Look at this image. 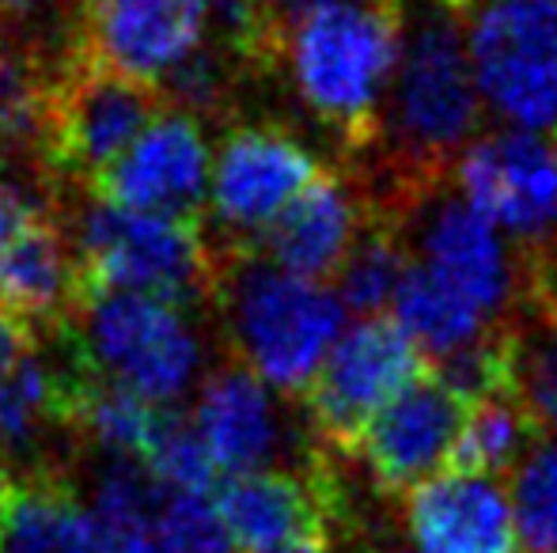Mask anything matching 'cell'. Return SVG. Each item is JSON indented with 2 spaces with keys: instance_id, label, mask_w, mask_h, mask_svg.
<instances>
[{
  "instance_id": "cb8c5ba5",
  "label": "cell",
  "mask_w": 557,
  "mask_h": 553,
  "mask_svg": "<svg viewBox=\"0 0 557 553\" xmlns=\"http://www.w3.org/2000/svg\"><path fill=\"white\" fill-rule=\"evenodd\" d=\"M512 519L528 553H557V436L539 440L512 470Z\"/></svg>"
},
{
  "instance_id": "d6986e66",
  "label": "cell",
  "mask_w": 557,
  "mask_h": 553,
  "mask_svg": "<svg viewBox=\"0 0 557 553\" xmlns=\"http://www.w3.org/2000/svg\"><path fill=\"white\" fill-rule=\"evenodd\" d=\"M0 553H103L96 516L81 504L65 466L15 474Z\"/></svg>"
},
{
  "instance_id": "d4e9b609",
  "label": "cell",
  "mask_w": 557,
  "mask_h": 553,
  "mask_svg": "<svg viewBox=\"0 0 557 553\" xmlns=\"http://www.w3.org/2000/svg\"><path fill=\"white\" fill-rule=\"evenodd\" d=\"M140 466H145L168 493H183V497H206L216 478V466H213V458H209L206 443L194 432V425H186V420L175 417L171 410H168V417H163L160 432H156L152 448H148Z\"/></svg>"
},
{
  "instance_id": "9a60e30c",
  "label": "cell",
  "mask_w": 557,
  "mask_h": 553,
  "mask_svg": "<svg viewBox=\"0 0 557 553\" xmlns=\"http://www.w3.org/2000/svg\"><path fill=\"white\" fill-rule=\"evenodd\" d=\"M410 553H520L512 501L497 478L444 470L406 493Z\"/></svg>"
},
{
  "instance_id": "f546056e",
  "label": "cell",
  "mask_w": 557,
  "mask_h": 553,
  "mask_svg": "<svg viewBox=\"0 0 557 553\" xmlns=\"http://www.w3.org/2000/svg\"><path fill=\"white\" fill-rule=\"evenodd\" d=\"M30 353H35V334H30L20 318L0 311V376H8V372L20 361H27Z\"/></svg>"
},
{
  "instance_id": "d6a6232c",
  "label": "cell",
  "mask_w": 557,
  "mask_h": 553,
  "mask_svg": "<svg viewBox=\"0 0 557 553\" xmlns=\"http://www.w3.org/2000/svg\"><path fill=\"white\" fill-rule=\"evenodd\" d=\"M262 553H331V542H293V546H277Z\"/></svg>"
},
{
  "instance_id": "d590c367",
  "label": "cell",
  "mask_w": 557,
  "mask_h": 553,
  "mask_svg": "<svg viewBox=\"0 0 557 553\" xmlns=\"http://www.w3.org/2000/svg\"><path fill=\"white\" fill-rule=\"evenodd\" d=\"M554 155H557V148H554Z\"/></svg>"
},
{
  "instance_id": "603a6c76",
  "label": "cell",
  "mask_w": 557,
  "mask_h": 553,
  "mask_svg": "<svg viewBox=\"0 0 557 553\" xmlns=\"http://www.w3.org/2000/svg\"><path fill=\"white\" fill-rule=\"evenodd\" d=\"M512 326V394L539 428L557 436V315H516Z\"/></svg>"
},
{
  "instance_id": "3957f363",
  "label": "cell",
  "mask_w": 557,
  "mask_h": 553,
  "mask_svg": "<svg viewBox=\"0 0 557 553\" xmlns=\"http://www.w3.org/2000/svg\"><path fill=\"white\" fill-rule=\"evenodd\" d=\"M73 247L84 296L140 292L178 307L213 300L221 247L194 216L133 213L91 198L73 216Z\"/></svg>"
},
{
  "instance_id": "ac0fdd59",
  "label": "cell",
  "mask_w": 557,
  "mask_h": 553,
  "mask_svg": "<svg viewBox=\"0 0 557 553\" xmlns=\"http://www.w3.org/2000/svg\"><path fill=\"white\" fill-rule=\"evenodd\" d=\"M368 224V205L357 183L323 171L270 228L262 231V254L285 274L326 280Z\"/></svg>"
},
{
  "instance_id": "8992f818",
  "label": "cell",
  "mask_w": 557,
  "mask_h": 553,
  "mask_svg": "<svg viewBox=\"0 0 557 553\" xmlns=\"http://www.w3.org/2000/svg\"><path fill=\"white\" fill-rule=\"evenodd\" d=\"M462 30L485 111L508 129H557V0H474Z\"/></svg>"
},
{
  "instance_id": "ffe728a7",
  "label": "cell",
  "mask_w": 557,
  "mask_h": 553,
  "mask_svg": "<svg viewBox=\"0 0 557 553\" xmlns=\"http://www.w3.org/2000/svg\"><path fill=\"white\" fill-rule=\"evenodd\" d=\"M391 323L421 349V356H433V361H451L467 353L500 326L485 318L470 300H462L455 288L421 269L418 262L391 300Z\"/></svg>"
},
{
  "instance_id": "7402d4cb",
  "label": "cell",
  "mask_w": 557,
  "mask_h": 553,
  "mask_svg": "<svg viewBox=\"0 0 557 553\" xmlns=\"http://www.w3.org/2000/svg\"><path fill=\"white\" fill-rule=\"evenodd\" d=\"M410 266L413 259L406 231L398 224L368 216L364 231L357 236L352 251L345 254V262L334 274V296L352 315L380 318L383 311H391V300H395L403 277L410 274Z\"/></svg>"
},
{
  "instance_id": "836d02e7",
  "label": "cell",
  "mask_w": 557,
  "mask_h": 553,
  "mask_svg": "<svg viewBox=\"0 0 557 553\" xmlns=\"http://www.w3.org/2000/svg\"><path fill=\"white\" fill-rule=\"evenodd\" d=\"M429 4H444V8H451V12H467L470 4H474V0H429Z\"/></svg>"
},
{
  "instance_id": "ba28073f",
  "label": "cell",
  "mask_w": 557,
  "mask_h": 553,
  "mask_svg": "<svg viewBox=\"0 0 557 553\" xmlns=\"http://www.w3.org/2000/svg\"><path fill=\"white\" fill-rule=\"evenodd\" d=\"M455 183L462 201L520 251L557 231V155L543 134L497 129L474 137L455 160Z\"/></svg>"
},
{
  "instance_id": "5b68a950",
  "label": "cell",
  "mask_w": 557,
  "mask_h": 553,
  "mask_svg": "<svg viewBox=\"0 0 557 553\" xmlns=\"http://www.w3.org/2000/svg\"><path fill=\"white\" fill-rule=\"evenodd\" d=\"M160 111L163 99L156 88L107 73L69 46L50 61V134L42 155L50 190H91V183L145 134Z\"/></svg>"
},
{
  "instance_id": "7c38bea8",
  "label": "cell",
  "mask_w": 557,
  "mask_h": 553,
  "mask_svg": "<svg viewBox=\"0 0 557 553\" xmlns=\"http://www.w3.org/2000/svg\"><path fill=\"white\" fill-rule=\"evenodd\" d=\"M209 171L213 155L201 122L163 103L145 134L91 183L88 193L133 213L194 216L209 193Z\"/></svg>"
},
{
  "instance_id": "1f68e13d",
  "label": "cell",
  "mask_w": 557,
  "mask_h": 553,
  "mask_svg": "<svg viewBox=\"0 0 557 553\" xmlns=\"http://www.w3.org/2000/svg\"><path fill=\"white\" fill-rule=\"evenodd\" d=\"M12 489H15V474L8 466H0V524H4L8 504H12Z\"/></svg>"
},
{
  "instance_id": "9c48e42d",
  "label": "cell",
  "mask_w": 557,
  "mask_h": 553,
  "mask_svg": "<svg viewBox=\"0 0 557 553\" xmlns=\"http://www.w3.org/2000/svg\"><path fill=\"white\" fill-rule=\"evenodd\" d=\"M319 175H323L319 155L293 129L277 122L232 126L209 171V201L216 224L232 236H258Z\"/></svg>"
},
{
  "instance_id": "30bf717a",
  "label": "cell",
  "mask_w": 557,
  "mask_h": 553,
  "mask_svg": "<svg viewBox=\"0 0 557 553\" xmlns=\"http://www.w3.org/2000/svg\"><path fill=\"white\" fill-rule=\"evenodd\" d=\"M209 0H81L73 50L107 73L156 88L201 50Z\"/></svg>"
},
{
  "instance_id": "4fadbf2b",
  "label": "cell",
  "mask_w": 557,
  "mask_h": 553,
  "mask_svg": "<svg viewBox=\"0 0 557 553\" xmlns=\"http://www.w3.org/2000/svg\"><path fill=\"white\" fill-rule=\"evenodd\" d=\"M235 550L262 553L293 542H331L334 524L342 519L337 478L326 466L293 470H250L232 474L216 493Z\"/></svg>"
},
{
  "instance_id": "5bb4252c",
  "label": "cell",
  "mask_w": 557,
  "mask_h": 553,
  "mask_svg": "<svg viewBox=\"0 0 557 553\" xmlns=\"http://www.w3.org/2000/svg\"><path fill=\"white\" fill-rule=\"evenodd\" d=\"M462 417H467V402L425 372L418 384L406 387L372 417L352 455L364 458L368 478L383 493H410L413 486L447 470Z\"/></svg>"
},
{
  "instance_id": "8fae6325",
  "label": "cell",
  "mask_w": 557,
  "mask_h": 553,
  "mask_svg": "<svg viewBox=\"0 0 557 553\" xmlns=\"http://www.w3.org/2000/svg\"><path fill=\"white\" fill-rule=\"evenodd\" d=\"M418 236V266L470 300L485 318L508 323L520 303V254L462 198L433 190L406 228Z\"/></svg>"
},
{
  "instance_id": "e575fe53",
  "label": "cell",
  "mask_w": 557,
  "mask_h": 553,
  "mask_svg": "<svg viewBox=\"0 0 557 553\" xmlns=\"http://www.w3.org/2000/svg\"><path fill=\"white\" fill-rule=\"evenodd\" d=\"M265 4H273V0H265Z\"/></svg>"
},
{
  "instance_id": "52a82bcc",
  "label": "cell",
  "mask_w": 557,
  "mask_h": 553,
  "mask_svg": "<svg viewBox=\"0 0 557 553\" xmlns=\"http://www.w3.org/2000/svg\"><path fill=\"white\" fill-rule=\"evenodd\" d=\"M421 376H425V356L391 318H357L342 330L315 384L304 394L311 428L334 451L352 455L372 417Z\"/></svg>"
},
{
  "instance_id": "83f0119b",
  "label": "cell",
  "mask_w": 557,
  "mask_h": 553,
  "mask_svg": "<svg viewBox=\"0 0 557 553\" xmlns=\"http://www.w3.org/2000/svg\"><path fill=\"white\" fill-rule=\"evenodd\" d=\"M160 535L171 553H235L232 535L209 497L168 493L160 512Z\"/></svg>"
},
{
  "instance_id": "4316f807",
  "label": "cell",
  "mask_w": 557,
  "mask_h": 553,
  "mask_svg": "<svg viewBox=\"0 0 557 553\" xmlns=\"http://www.w3.org/2000/svg\"><path fill=\"white\" fill-rule=\"evenodd\" d=\"M81 0H0V23L15 30V46L53 61L73 46Z\"/></svg>"
},
{
  "instance_id": "6da1fadb",
  "label": "cell",
  "mask_w": 557,
  "mask_h": 553,
  "mask_svg": "<svg viewBox=\"0 0 557 553\" xmlns=\"http://www.w3.org/2000/svg\"><path fill=\"white\" fill-rule=\"evenodd\" d=\"M403 42V0H337L285 23L277 61L304 111L360 155L380 129Z\"/></svg>"
},
{
  "instance_id": "7a4b0ae2",
  "label": "cell",
  "mask_w": 557,
  "mask_h": 553,
  "mask_svg": "<svg viewBox=\"0 0 557 553\" xmlns=\"http://www.w3.org/2000/svg\"><path fill=\"white\" fill-rule=\"evenodd\" d=\"M209 303L221 311L235 364L285 394H308L345 330V307L334 288L285 274L247 243L221 251Z\"/></svg>"
},
{
  "instance_id": "2e32d148",
  "label": "cell",
  "mask_w": 557,
  "mask_h": 553,
  "mask_svg": "<svg viewBox=\"0 0 557 553\" xmlns=\"http://www.w3.org/2000/svg\"><path fill=\"white\" fill-rule=\"evenodd\" d=\"M84 274L69 228L53 213H38L0 247V311L30 334L53 338L76 323Z\"/></svg>"
},
{
  "instance_id": "4dcf8cb0",
  "label": "cell",
  "mask_w": 557,
  "mask_h": 553,
  "mask_svg": "<svg viewBox=\"0 0 557 553\" xmlns=\"http://www.w3.org/2000/svg\"><path fill=\"white\" fill-rule=\"evenodd\" d=\"M326 4H337V0H273V12L281 15V23H293L308 12H319Z\"/></svg>"
},
{
  "instance_id": "e0dca14e",
  "label": "cell",
  "mask_w": 557,
  "mask_h": 553,
  "mask_svg": "<svg viewBox=\"0 0 557 553\" xmlns=\"http://www.w3.org/2000/svg\"><path fill=\"white\" fill-rule=\"evenodd\" d=\"M194 432L206 443L216 470H270L285 448V417L273 391L243 364H224L201 384L194 406Z\"/></svg>"
},
{
  "instance_id": "44dd1931",
  "label": "cell",
  "mask_w": 557,
  "mask_h": 553,
  "mask_svg": "<svg viewBox=\"0 0 557 553\" xmlns=\"http://www.w3.org/2000/svg\"><path fill=\"white\" fill-rule=\"evenodd\" d=\"M543 440L523 406L516 402L512 391L490 394L467 406L462 428L455 436L447 470L459 474H482V478H497L505 470H516L523 455Z\"/></svg>"
},
{
  "instance_id": "f1b7e54d",
  "label": "cell",
  "mask_w": 557,
  "mask_h": 553,
  "mask_svg": "<svg viewBox=\"0 0 557 553\" xmlns=\"http://www.w3.org/2000/svg\"><path fill=\"white\" fill-rule=\"evenodd\" d=\"M50 205L53 201L46 198V190H38L27 175H20V171L0 160V247H4L30 216L46 213Z\"/></svg>"
},
{
  "instance_id": "484cf974",
  "label": "cell",
  "mask_w": 557,
  "mask_h": 553,
  "mask_svg": "<svg viewBox=\"0 0 557 553\" xmlns=\"http://www.w3.org/2000/svg\"><path fill=\"white\" fill-rule=\"evenodd\" d=\"M232 58V53H227ZM224 53L216 50H194L175 73L163 80V91L168 99L163 103L171 111H183L190 118H224L227 106H232L235 96V68L227 65Z\"/></svg>"
},
{
  "instance_id": "8d00e7d4",
  "label": "cell",
  "mask_w": 557,
  "mask_h": 553,
  "mask_svg": "<svg viewBox=\"0 0 557 553\" xmlns=\"http://www.w3.org/2000/svg\"><path fill=\"white\" fill-rule=\"evenodd\" d=\"M0 46H4V42H0Z\"/></svg>"
},
{
  "instance_id": "277c9868",
  "label": "cell",
  "mask_w": 557,
  "mask_h": 553,
  "mask_svg": "<svg viewBox=\"0 0 557 553\" xmlns=\"http://www.w3.org/2000/svg\"><path fill=\"white\" fill-rule=\"evenodd\" d=\"M73 334L96 376L163 410L190 391L206 361L183 307L140 292H88Z\"/></svg>"
}]
</instances>
